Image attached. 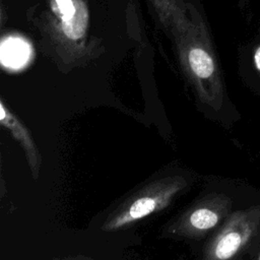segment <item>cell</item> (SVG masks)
Returning a JSON list of instances; mask_svg holds the SVG:
<instances>
[{"instance_id": "obj_1", "label": "cell", "mask_w": 260, "mask_h": 260, "mask_svg": "<svg viewBox=\"0 0 260 260\" xmlns=\"http://www.w3.org/2000/svg\"><path fill=\"white\" fill-rule=\"evenodd\" d=\"M188 186L182 176L159 178L141 187L113 210L102 225L105 232H113L166 209Z\"/></svg>"}, {"instance_id": "obj_2", "label": "cell", "mask_w": 260, "mask_h": 260, "mask_svg": "<svg viewBox=\"0 0 260 260\" xmlns=\"http://www.w3.org/2000/svg\"><path fill=\"white\" fill-rule=\"evenodd\" d=\"M224 207L220 197L207 196L170 221L164 234L176 239L199 240L218 224Z\"/></svg>"}, {"instance_id": "obj_3", "label": "cell", "mask_w": 260, "mask_h": 260, "mask_svg": "<svg viewBox=\"0 0 260 260\" xmlns=\"http://www.w3.org/2000/svg\"><path fill=\"white\" fill-rule=\"evenodd\" d=\"M0 123L10 132L11 136L18 141L24 151L27 165L34 179H38L42 167V155L26 126L7 109L3 102L0 103Z\"/></svg>"}, {"instance_id": "obj_4", "label": "cell", "mask_w": 260, "mask_h": 260, "mask_svg": "<svg viewBox=\"0 0 260 260\" xmlns=\"http://www.w3.org/2000/svg\"><path fill=\"white\" fill-rule=\"evenodd\" d=\"M245 235L240 219L233 218L207 244L202 260H232L243 246Z\"/></svg>"}, {"instance_id": "obj_5", "label": "cell", "mask_w": 260, "mask_h": 260, "mask_svg": "<svg viewBox=\"0 0 260 260\" xmlns=\"http://www.w3.org/2000/svg\"><path fill=\"white\" fill-rule=\"evenodd\" d=\"M52 9L61 20L63 34L69 40L81 39L88 24V9L81 0H54Z\"/></svg>"}, {"instance_id": "obj_6", "label": "cell", "mask_w": 260, "mask_h": 260, "mask_svg": "<svg viewBox=\"0 0 260 260\" xmlns=\"http://www.w3.org/2000/svg\"><path fill=\"white\" fill-rule=\"evenodd\" d=\"M188 65L191 72L200 81H210L217 91H220V84L216 73V64L212 55L202 47H193L187 54Z\"/></svg>"}, {"instance_id": "obj_7", "label": "cell", "mask_w": 260, "mask_h": 260, "mask_svg": "<svg viewBox=\"0 0 260 260\" xmlns=\"http://www.w3.org/2000/svg\"><path fill=\"white\" fill-rule=\"evenodd\" d=\"M29 56V47L22 40H3L1 45V60L5 66L16 68L22 66Z\"/></svg>"}, {"instance_id": "obj_8", "label": "cell", "mask_w": 260, "mask_h": 260, "mask_svg": "<svg viewBox=\"0 0 260 260\" xmlns=\"http://www.w3.org/2000/svg\"><path fill=\"white\" fill-rule=\"evenodd\" d=\"M254 61L257 69L260 71V46L256 49V52L254 54Z\"/></svg>"}, {"instance_id": "obj_9", "label": "cell", "mask_w": 260, "mask_h": 260, "mask_svg": "<svg viewBox=\"0 0 260 260\" xmlns=\"http://www.w3.org/2000/svg\"><path fill=\"white\" fill-rule=\"evenodd\" d=\"M259 260H260V259H259Z\"/></svg>"}]
</instances>
